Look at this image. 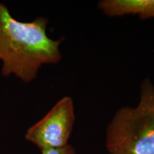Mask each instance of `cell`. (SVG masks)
<instances>
[{"label":"cell","instance_id":"obj_3","mask_svg":"<svg viewBox=\"0 0 154 154\" xmlns=\"http://www.w3.org/2000/svg\"><path fill=\"white\" fill-rule=\"evenodd\" d=\"M72 97L64 96L26 131L25 138L40 150L59 149L68 145L75 121Z\"/></svg>","mask_w":154,"mask_h":154},{"label":"cell","instance_id":"obj_1","mask_svg":"<svg viewBox=\"0 0 154 154\" xmlns=\"http://www.w3.org/2000/svg\"><path fill=\"white\" fill-rule=\"evenodd\" d=\"M48 24L44 17L21 22L0 2V63L4 77L14 76L29 84L36 79L44 65L60 62L63 38L50 37Z\"/></svg>","mask_w":154,"mask_h":154},{"label":"cell","instance_id":"obj_2","mask_svg":"<svg viewBox=\"0 0 154 154\" xmlns=\"http://www.w3.org/2000/svg\"><path fill=\"white\" fill-rule=\"evenodd\" d=\"M109 154H154V84L146 78L140 86L139 102L116 112L106 128Z\"/></svg>","mask_w":154,"mask_h":154},{"label":"cell","instance_id":"obj_5","mask_svg":"<svg viewBox=\"0 0 154 154\" xmlns=\"http://www.w3.org/2000/svg\"><path fill=\"white\" fill-rule=\"evenodd\" d=\"M42 154H77L74 148L70 144L59 149L42 150Z\"/></svg>","mask_w":154,"mask_h":154},{"label":"cell","instance_id":"obj_4","mask_svg":"<svg viewBox=\"0 0 154 154\" xmlns=\"http://www.w3.org/2000/svg\"><path fill=\"white\" fill-rule=\"evenodd\" d=\"M98 8L111 17L133 14L142 20L154 18V0H101Z\"/></svg>","mask_w":154,"mask_h":154}]
</instances>
